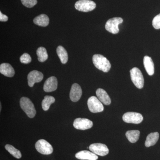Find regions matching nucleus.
<instances>
[{
  "instance_id": "obj_14",
  "label": "nucleus",
  "mask_w": 160,
  "mask_h": 160,
  "mask_svg": "<svg viewBox=\"0 0 160 160\" xmlns=\"http://www.w3.org/2000/svg\"><path fill=\"white\" fill-rule=\"evenodd\" d=\"M76 158L81 160H97L98 156L92 152L87 150H82L77 152L75 155Z\"/></svg>"
},
{
  "instance_id": "obj_24",
  "label": "nucleus",
  "mask_w": 160,
  "mask_h": 160,
  "mask_svg": "<svg viewBox=\"0 0 160 160\" xmlns=\"http://www.w3.org/2000/svg\"><path fill=\"white\" fill-rule=\"evenodd\" d=\"M5 149L14 158L17 159H20L22 158V155L21 152L18 149H16L13 146L8 144L5 146Z\"/></svg>"
},
{
  "instance_id": "obj_3",
  "label": "nucleus",
  "mask_w": 160,
  "mask_h": 160,
  "mask_svg": "<svg viewBox=\"0 0 160 160\" xmlns=\"http://www.w3.org/2000/svg\"><path fill=\"white\" fill-rule=\"evenodd\" d=\"M130 72L132 83L137 88L142 89L144 86V79L140 69L137 67H134L130 70Z\"/></svg>"
},
{
  "instance_id": "obj_5",
  "label": "nucleus",
  "mask_w": 160,
  "mask_h": 160,
  "mask_svg": "<svg viewBox=\"0 0 160 160\" xmlns=\"http://www.w3.org/2000/svg\"><path fill=\"white\" fill-rule=\"evenodd\" d=\"M35 148L41 154L49 155L53 152V148L50 143L46 140H38L35 144Z\"/></svg>"
},
{
  "instance_id": "obj_18",
  "label": "nucleus",
  "mask_w": 160,
  "mask_h": 160,
  "mask_svg": "<svg viewBox=\"0 0 160 160\" xmlns=\"http://www.w3.org/2000/svg\"><path fill=\"white\" fill-rule=\"evenodd\" d=\"M159 138V134L158 132H152L147 136L146 138L145 146L146 147L154 146L157 142Z\"/></svg>"
},
{
  "instance_id": "obj_15",
  "label": "nucleus",
  "mask_w": 160,
  "mask_h": 160,
  "mask_svg": "<svg viewBox=\"0 0 160 160\" xmlns=\"http://www.w3.org/2000/svg\"><path fill=\"white\" fill-rule=\"evenodd\" d=\"M0 72L7 77H12L15 74L14 69L9 63H2L0 66Z\"/></svg>"
},
{
  "instance_id": "obj_23",
  "label": "nucleus",
  "mask_w": 160,
  "mask_h": 160,
  "mask_svg": "<svg viewBox=\"0 0 160 160\" xmlns=\"http://www.w3.org/2000/svg\"><path fill=\"white\" fill-rule=\"evenodd\" d=\"M37 54L38 57V60L41 62H45L48 59V55L46 48L40 47L37 50Z\"/></svg>"
},
{
  "instance_id": "obj_22",
  "label": "nucleus",
  "mask_w": 160,
  "mask_h": 160,
  "mask_svg": "<svg viewBox=\"0 0 160 160\" xmlns=\"http://www.w3.org/2000/svg\"><path fill=\"white\" fill-rule=\"evenodd\" d=\"M55 99L54 97L50 96H46L44 99L42 101V106L44 111L49 110V107L54 102Z\"/></svg>"
},
{
  "instance_id": "obj_29",
  "label": "nucleus",
  "mask_w": 160,
  "mask_h": 160,
  "mask_svg": "<svg viewBox=\"0 0 160 160\" xmlns=\"http://www.w3.org/2000/svg\"><path fill=\"white\" fill-rule=\"evenodd\" d=\"M0 110H1H1H2V106H1V109H0Z\"/></svg>"
},
{
  "instance_id": "obj_6",
  "label": "nucleus",
  "mask_w": 160,
  "mask_h": 160,
  "mask_svg": "<svg viewBox=\"0 0 160 160\" xmlns=\"http://www.w3.org/2000/svg\"><path fill=\"white\" fill-rule=\"evenodd\" d=\"M123 20L121 18H113L108 20L106 22L105 28L106 30L112 34H117L119 31L118 26L123 22Z\"/></svg>"
},
{
  "instance_id": "obj_27",
  "label": "nucleus",
  "mask_w": 160,
  "mask_h": 160,
  "mask_svg": "<svg viewBox=\"0 0 160 160\" xmlns=\"http://www.w3.org/2000/svg\"><path fill=\"white\" fill-rule=\"evenodd\" d=\"M152 25L155 29H160V13L155 17L153 19Z\"/></svg>"
},
{
  "instance_id": "obj_26",
  "label": "nucleus",
  "mask_w": 160,
  "mask_h": 160,
  "mask_svg": "<svg viewBox=\"0 0 160 160\" xmlns=\"http://www.w3.org/2000/svg\"><path fill=\"white\" fill-rule=\"evenodd\" d=\"M20 62L23 64H29L31 62V58L28 53H25L21 56L20 58Z\"/></svg>"
},
{
  "instance_id": "obj_13",
  "label": "nucleus",
  "mask_w": 160,
  "mask_h": 160,
  "mask_svg": "<svg viewBox=\"0 0 160 160\" xmlns=\"http://www.w3.org/2000/svg\"><path fill=\"white\" fill-rule=\"evenodd\" d=\"M58 80L55 77L48 78L44 84V91L46 92H51L56 90L58 88Z\"/></svg>"
},
{
  "instance_id": "obj_1",
  "label": "nucleus",
  "mask_w": 160,
  "mask_h": 160,
  "mask_svg": "<svg viewBox=\"0 0 160 160\" xmlns=\"http://www.w3.org/2000/svg\"><path fill=\"white\" fill-rule=\"evenodd\" d=\"M92 62L97 69L104 72H108L111 68L109 60L102 55H94L92 57Z\"/></svg>"
},
{
  "instance_id": "obj_12",
  "label": "nucleus",
  "mask_w": 160,
  "mask_h": 160,
  "mask_svg": "<svg viewBox=\"0 0 160 160\" xmlns=\"http://www.w3.org/2000/svg\"><path fill=\"white\" fill-rule=\"evenodd\" d=\"M82 92L81 86L77 83H74L72 86L70 90L69 94L70 99L73 102H78L82 97Z\"/></svg>"
},
{
  "instance_id": "obj_7",
  "label": "nucleus",
  "mask_w": 160,
  "mask_h": 160,
  "mask_svg": "<svg viewBox=\"0 0 160 160\" xmlns=\"http://www.w3.org/2000/svg\"><path fill=\"white\" fill-rule=\"evenodd\" d=\"M89 111L93 113L102 112L104 110L102 103L96 97L92 96L89 98L87 102Z\"/></svg>"
},
{
  "instance_id": "obj_9",
  "label": "nucleus",
  "mask_w": 160,
  "mask_h": 160,
  "mask_svg": "<svg viewBox=\"0 0 160 160\" xmlns=\"http://www.w3.org/2000/svg\"><path fill=\"white\" fill-rule=\"evenodd\" d=\"M89 149L94 154L101 156H105L109 152V149L107 146L102 143L91 144L89 146Z\"/></svg>"
},
{
  "instance_id": "obj_19",
  "label": "nucleus",
  "mask_w": 160,
  "mask_h": 160,
  "mask_svg": "<svg viewBox=\"0 0 160 160\" xmlns=\"http://www.w3.org/2000/svg\"><path fill=\"white\" fill-rule=\"evenodd\" d=\"M49 18L48 16L45 14L40 15L33 20V22L38 26L46 27L49 25Z\"/></svg>"
},
{
  "instance_id": "obj_4",
  "label": "nucleus",
  "mask_w": 160,
  "mask_h": 160,
  "mask_svg": "<svg viewBox=\"0 0 160 160\" xmlns=\"http://www.w3.org/2000/svg\"><path fill=\"white\" fill-rule=\"evenodd\" d=\"M96 3L91 0H79L75 4V8L78 11L88 12L95 9Z\"/></svg>"
},
{
  "instance_id": "obj_28",
  "label": "nucleus",
  "mask_w": 160,
  "mask_h": 160,
  "mask_svg": "<svg viewBox=\"0 0 160 160\" xmlns=\"http://www.w3.org/2000/svg\"><path fill=\"white\" fill-rule=\"evenodd\" d=\"M8 20V17L6 15L3 14L0 12V21L1 22H7Z\"/></svg>"
},
{
  "instance_id": "obj_11",
  "label": "nucleus",
  "mask_w": 160,
  "mask_h": 160,
  "mask_svg": "<svg viewBox=\"0 0 160 160\" xmlns=\"http://www.w3.org/2000/svg\"><path fill=\"white\" fill-rule=\"evenodd\" d=\"M44 76L42 72L37 70L30 72L28 75V83L29 87H32L36 83L41 82L43 80Z\"/></svg>"
},
{
  "instance_id": "obj_16",
  "label": "nucleus",
  "mask_w": 160,
  "mask_h": 160,
  "mask_svg": "<svg viewBox=\"0 0 160 160\" xmlns=\"http://www.w3.org/2000/svg\"><path fill=\"white\" fill-rule=\"evenodd\" d=\"M97 98L100 102L106 105H109L111 104V99L109 95L105 90L102 89H98L96 90Z\"/></svg>"
},
{
  "instance_id": "obj_17",
  "label": "nucleus",
  "mask_w": 160,
  "mask_h": 160,
  "mask_svg": "<svg viewBox=\"0 0 160 160\" xmlns=\"http://www.w3.org/2000/svg\"><path fill=\"white\" fill-rule=\"evenodd\" d=\"M144 67L149 75H152L154 73V66L151 58L148 56L144 57L143 59Z\"/></svg>"
},
{
  "instance_id": "obj_8",
  "label": "nucleus",
  "mask_w": 160,
  "mask_h": 160,
  "mask_svg": "<svg viewBox=\"0 0 160 160\" xmlns=\"http://www.w3.org/2000/svg\"><path fill=\"white\" fill-rule=\"evenodd\" d=\"M123 121L126 123L138 124L142 122V115L138 112H127L123 115Z\"/></svg>"
},
{
  "instance_id": "obj_20",
  "label": "nucleus",
  "mask_w": 160,
  "mask_h": 160,
  "mask_svg": "<svg viewBox=\"0 0 160 160\" xmlns=\"http://www.w3.org/2000/svg\"><path fill=\"white\" fill-rule=\"evenodd\" d=\"M57 53L61 60V62L63 64H66L68 62V55L67 51L62 46H58L57 49Z\"/></svg>"
},
{
  "instance_id": "obj_10",
  "label": "nucleus",
  "mask_w": 160,
  "mask_h": 160,
  "mask_svg": "<svg viewBox=\"0 0 160 160\" xmlns=\"http://www.w3.org/2000/svg\"><path fill=\"white\" fill-rule=\"evenodd\" d=\"M73 125L75 129L84 130L91 128L93 123L88 119L78 118L74 120Z\"/></svg>"
},
{
  "instance_id": "obj_25",
  "label": "nucleus",
  "mask_w": 160,
  "mask_h": 160,
  "mask_svg": "<svg viewBox=\"0 0 160 160\" xmlns=\"http://www.w3.org/2000/svg\"><path fill=\"white\" fill-rule=\"evenodd\" d=\"M22 4L27 8H32L38 3L37 0H21Z\"/></svg>"
},
{
  "instance_id": "obj_21",
  "label": "nucleus",
  "mask_w": 160,
  "mask_h": 160,
  "mask_svg": "<svg viewBox=\"0 0 160 160\" xmlns=\"http://www.w3.org/2000/svg\"><path fill=\"white\" fill-rule=\"evenodd\" d=\"M140 132L139 130H129L126 132V138L131 143L136 142L140 137Z\"/></svg>"
},
{
  "instance_id": "obj_2",
  "label": "nucleus",
  "mask_w": 160,
  "mask_h": 160,
  "mask_svg": "<svg viewBox=\"0 0 160 160\" xmlns=\"http://www.w3.org/2000/svg\"><path fill=\"white\" fill-rule=\"evenodd\" d=\"M21 108L29 118H33L35 116L36 111L34 105L29 98L22 97L20 101Z\"/></svg>"
}]
</instances>
